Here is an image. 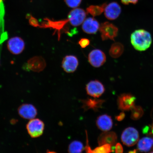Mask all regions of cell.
<instances>
[{"label":"cell","mask_w":153,"mask_h":153,"mask_svg":"<svg viewBox=\"0 0 153 153\" xmlns=\"http://www.w3.org/2000/svg\"><path fill=\"white\" fill-rule=\"evenodd\" d=\"M121 139L122 143L126 146H133L136 144L139 140L138 132L135 128L128 127L122 132Z\"/></svg>","instance_id":"cell-3"},{"label":"cell","mask_w":153,"mask_h":153,"mask_svg":"<svg viewBox=\"0 0 153 153\" xmlns=\"http://www.w3.org/2000/svg\"><path fill=\"white\" fill-rule=\"evenodd\" d=\"M78 65V61L74 55H68L63 59L62 67L67 73H72L75 71Z\"/></svg>","instance_id":"cell-14"},{"label":"cell","mask_w":153,"mask_h":153,"mask_svg":"<svg viewBox=\"0 0 153 153\" xmlns=\"http://www.w3.org/2000/svg\"><path fill=\"white\" fill-rule=\"evenodd\" d=\"M150 127L148 126H144L142 129V133L144 134H148L149 130H150Z\"/></svg>","instance_id":"cell-29"},{"label":"cell","mask_w":153,"mask_h":153,"mask_svg":"<svg viewBox=\"0 0 153 153\" xmlns=\"http://www.w3.org/2000/svg\"><path fill=\"white\" fill-rule=\"evenodd\" d=\"M106 5V4L105 3L101 6H91L87 8V13L88 14H90L93 16H98L104 11Z\"/></svg>","instance_id":"cell-21"},{"label":"cell","mask_w":153,"mask_h":153,"mask_svg":"<svg viewBox=\"0 0 153 153\" xmlns=\"http://www.w3.org/2000/svg\"><path fill=\"white\" fill-rule=\"evenodd\" d=\"M131 118L134 120H137L142 117L143 111L142 108L139 106H134L131 109Z\"/></svg>","instance_id":"cell-22"},{"label":"cell","mask_w":153,"mask_h":153,"mask_svg":"<svg viewBox=\"0 0 153 153\" xmlns=\"http://www.w3.org/2000/svg\"><path fill=\"white\" fill-rule=\"evenodd\" d=\"M82 0H65L68 7L72 8H76L81 4Z\"/></svg>","instance_id":"cell-24"},{"label":"cell","mask_w":153,"mask_h":153,"mask_svg":"<svg viewBox=\"0 0 153 153\" xmlns=\"http://www.w3.org/2000/svg\"><path fill=\"white\" fill-rule=\"evenodd\" d=\"M7 47L9 51L14 55L20 54L25 47V44L22 38L18 37L10 38L7 43Z\"/></svg>","instance_id":"cell-7"},{"label":"cell","mask_w":153,"mask_h":153,"mask_svg":"<svg viewBox=\"0 0 153 153\" xmlns=\"http://www.w3.org/2000/svg\"><path fill=\"white\" fill-rule=\"evenodd\" d=\"M79 45L82 48H85L89 45L90 44V41L89 39L86 38H82L78 42Z\"/></svg>","instance_id":"cell-25"},{"label":"cell","mask_w":153,"mask_h":153,"mask_svg":"<svg viewBox=\"0 0 153 153\" xmlns=\"http://www.w3.org/2000/svg\"><path fill=\"white\" fill-rule=\"evenodd\" d=\"M103 41L110 39L114 40L117 36L118 29L110 23L106 22L101 24L99 28Z\"/></svg>","instance_id":"cell-4"},{"label":"cell","mask_w":153,"mask_h":153,"mask_svg":"<svg viewBox=\"0 0 153 153\" xmlns=\"http://www.w3.org/2000/svg\"><path fill=\"white\" fill-rule=\"evenodd\" d=\"M124 51L123 46L120 43H115L112 45L109 54L112 57L117 58L121 56Z\"/></svg>","instance_id":"cell-19"},{"label":"cell","mask_w":153,"mask_h":153,"mask_svg":"<svg viewBox=\"0 0 153 153\" xmlns=\"http://www.w3.org/2000/svg\"><path fill=\"white\" fill-rule=\"evenodd\" d=\"M132 45L136 50L144 51L150 47L152 43V37L148 31L144 30H135L131 37Z\"/></svg>","instance_id":"cell-1"},{"label":"cell","mask_w":153,"mask_h":153,"mask_svg":"<svg viewBox=\"0 0 153 153\" xmlns=\"http://www.w3.org/2000/svg\"><path fill=\"white\" fill-rule=\"evenodd\" d=\"M149 153H153V152H151Z\"/></svg>","instance_id":"cell-33"},{"label":"cell","mask_w":153,"mask_h":153,"mask_svg":"<svg viewBox=\"0 0 153 153\" xmlns=\"http://www.w3.org/2000/svg\"><path fill=\"white\" fill-rule=\"evenodd\" d=\"M152 133L153 135V128H152Z\"/></svg>","instance_id":"cell-32"},{"label":"cell","mask_w":153,"mask_h":153,"mask_svg":"<svg viewBox=\"0 0 153 153\" xmlns=\"http://www.w3.org/2000/svg\"><path fill=\"white\" fill-rule=\"evenodd\" d=\"M105 100L102 99L88 98L81 100L82 108L85 111L92 109L97 112L102 108V105Z\"/></svg>","instance_id":"cell-13"},{"label":"cell","mask_w":153,"mask_h":153,"mask_svg":"<svg viewBox=\"0 0 153 153\" xmlns=\"http://www.w3.org/2000/svg\"><path fill=\"white\" fill-rule=\"evenodd\" d=\"M87 94L94 98H98L104 93V85L100 81L95 80L90 82L86 87Z\"/></svg>","instance_id":"cell-8"},{"label":"cell","mask_w":153,"mask_h":153,"mask_svg":"<svg viewBox=\"0 0 153 153\" xmlns=\"http://www.w3.org/2000/svg\"><path fill=\"white\" fill-rule=\"evenodd\" d=\"M139 0H121L122 3L126 5L129 4L130 3L135 4Z\"/></svg>","instance_id":"cell-27"},{"label":"cell","mask_w":153,"mask_h":153,"mask_svg":"<svg viewBox=\"0 0 153 153\" xmlns=\"http://www.w3.org/2000/svg\"><path fill=\"white\" fill-rule=\"evenodd\" d=\"M96 124L97 128L103 131H110L113 125L111 117L107 114L101 115L97 118Z\"/></svg>","instance_id":"cell-15"},{"label":"cell","mask_w":153,"mask_h":153,"mask_svg":"<svg viewBox=\"0 0 153 153\" xmlns=\"http://www.w3.org/2000/svg\"><path fill=\"white\" fill-rule=\"evenodd\" d=\"M137 150L135 149V150H134L129 151L128 153H137Z\"/></svg>","instance_id":"cell-30"},{"label":"cell","mask_w":153,"mask_h":153,"mask_svg":"<svg viewBox=\"0 0 153 153\" xmlns=\"http://www.w3.org/2000/svg\"><path fill=\"white\" fill-rule=\"evenodd\" d=\"M117 136L114 131H104L99 136L97 141L99 146L105 144H109L114 146L116 144Z\"/></svg>","instance_id":"cell-12"},{"label":"cell","mask_w":153,"mask_h":153,"mask_svg":"<svg viewBox=\"0 0 153 153\" xmlns=\"http://www.w3.org/2000/svg\"><path fill=\"white\" fill-rule=\"evenodd\" d=\"M84 150L83 143L81 141H74L70 143L68 148V153H82Z\"/></svg>","instance_id":"cell-20"},{"label":"cell","mask_w":153,"mask_h":153,"mask_svg":"<svg viewBox=\"0 0 153 153\" xmlns=\"http://www.w3.org/2000/svg\"><path fill=\"white\" fill-rule=\"evenodd\" d=\"M121 12V7L119 4L116 2H113L105 7L104 14L108 20H112L117 19Z\"/></svg>","instance_id":"cell-11"},{"label":"cell","mask_w":153,"mask_h":153,"mask_svg":"<svg viewBox=\"0 0 153 153\" xmlns=\"http://www.w3.org/2000/svg\"><path fill=\"white\" fill-rule=\"evenodd\" d=\"M46 153H57L55 152H53V151H51L49 150H48L47 151Z\"/></svg>","instance_id":"cell-31"},{"label":"cell","mask_w":153,"mask_h":153,"mask_svg":"<svg viewBox=\"0 0 153 153\" xmlns=\"http://www.w3.org/2000/svg\"><path fill=\"white\" fill-rule=\"evenodd\" d=\"M136 97L130 94H123L117 99V104L120 110L128 111L131 110L134 105Z\"/></svg>","instance_id":"cell-6"},{"label":"cell","mask_w":153,"mask_h":153,"mask_svg":"<svg viewBox=\"0 0 153 153\" xmlns=\"http://www.w3.org/2000/svg\"><path fill=\"white\" fill-rule=\"evenodd\" d=\"M18 110L19 115L24 119H33L38 114L37 108L31 104H23L19 107Z\"/></svg>","instance_id":"cell-9"},{"label":"cell","mask_w":153,"mask_h":153,"mask_svg":"<svg viewBox=\"0 0 153 153\" xmlns=\"http://www.w3.org/2000/svg\"><path fill=\"white\" fill-rule=\"evenodd\" d=\"M88 61L92 66L95 68H99L106 62V55L100 50L94 49L89 53Z\"/></svg>","instance_id":"cell-10"},{"label":"cell","mask_w":153,"mask_h":153,"mask_svg":"<svg viewBox=\"0 0 153 153\" xmlns=\"http://www.w3.org/2000/svg\"><path fill=\"white\" fill-rule=\"evenodd\" d=\"M115 152V153H123V149L122 145L120 143H116L114 147Z\"/></svg>","instance_id":"cell-26"},{"label":"cell","mask_w":153,"mask_h":153,"mask_svg":"<svg viewBox=\"0 0 153 153\" xmlns=\"http://www.w3.org/2000/svg\"><path fill=\"white\" fill-rule=\"evenodd\" d=\"M125 114L123 112H122L118 116H116L115 119L118 121H121L125 117Z\"/></svg>","instance_id":"cell-28"},{"label":"cell","mask_w":153,"mask_h":153,"mask_svg":"<svg viewBox=\"0 0 153 153\" xmlns=\"http://www.w3.org/2000/svg\"><path fill=\"white\" fill-rule=\"evenodd\" d=\"M26 129L32 138H37L43 134L45 124L42 120L38 118L30 120L26 126Z\"/></svg>","instance_id":"cell-2"},{"label":"cell","mask_w":153,"mask_h":153,"mask_svg":"<svg viewBox=\"0 0 153 153\" xmlns=\"http://www.w3.org/2000/svg\"><path fill=\"white\" fill-rule=\"evenodd\" d=\"M86 135V145L85 150L86 153H110L113 152L111 145L109 144H105L99 146L92 150L90 146L89 140L88 138V133L85 131Z\"/></svg>","instance_id":"cell-17"},{"label":"cell","mask_w":153,"mask_h":153,"mask_svg":"<svg viewBox=\"0 0 153 153\" xmlns=\"http://www.w3.org/2000/svg\"><path fill=\"white\" fill-rule=\"evenodd\" d=\"M100 25L94 18H89L85 19L82 24V30L85 33L94 34L97 33L100 28Z\"/></svg>","instance_id":"cell-16"},{"label":"cell","mask_w":153,"mask_h":153,"mask_svg":"<svg viewBox=\"0 0 153 153\" xmlns=\"http://www.w3.org/2000/svg\"><path fill=\"white\" fill-rule=\"evenodd\" d=\"M153 146V138L152 137H143L138 141L137 147L141 152H149Z\"/></svg>","instance_id":"cell-18"},{"label":"cell","mask_w":153,"mask_h":153,"mask_svg":"<svg viewBox=\"0 0 153 153\" xmlns=\"http://www.w3.org/2000/svg\"><path fill=\"white\" fill-rule=\"evenodd\" d=\"M8 36L7 32H5L3 28V24L0 23V60L3 44L7 39Z\"/></svg>","instance_id":"cell-23"},{"label":"cell","mask_w":153,"mask_h":153,"mask_svg":"<svg viewBox=\"0 0 153 153\" xmlns=\"http://www.w3.org/2000/svg\"><path fill=\"white\" fill-rule=\"evenodd\" d=\"M86 15L87 13L83 9L74 8L69 13L68 19L71 26L77 27L83 24Z\"/></svg>","instance_id":"cell-5"}]
</instances>
